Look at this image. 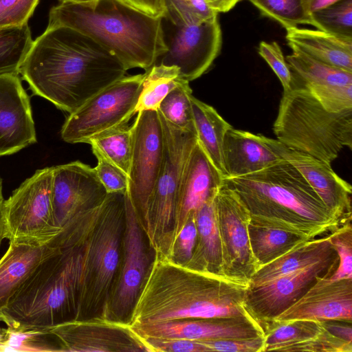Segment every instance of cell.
Here are the masks:
<instances>
[{
	"label": "cell",
	"mask_w": 352,
	"mask_h": 352,
	"mask_svg": "<svg viewBox=\"0 0 352 352\" xmlns=\"http://www.w3.org/2000/svg\"><path fill=\"white\" fill-rule=\"evenodd\" d=\"M126 72L118 58L91 37L55 26L33 41L19 74L34 95L71 113Z\"/></svg>",
	"instance_id": "obj_1"
},
{
	"label": "cell",
	"mask_w": 352,
	"mask_h": 352,
	"mask_svg": "<svg viewBox=\"0 0 352 352\" xmlns=\"http://www.w3.org/2000/svg\"><path fill=\"white\" fill-rule=\"evenodd\" d=\"M248 289V285L155 256L129 325L184 318L252 316L245 307Z\"/></svg>",
	"instance_id": "obj_2"
},
{
	"label": "cell",
	"mask_w": 352,
	"mask_h": 352,
	"mask_svg": "<svg viewBox=\"0 0 352 352\" xmlns=\"http://www.w3.org/2000/svg\"><path fill=\"white\" fill-rule=\"evenodd\" d=\"M223 184L247 208L254 225L311 240L344 223L285 159L256 173L223 179Z\"/></svg>",
	"instance_id": "obj_3"
},
{
	"label": "cell",
	"mask_w": 352,
	"mask_h": 352,
	"mask_svg": "<svg viewBox=\"0 0 352 352\" xmlns=\"http://www.w3.org/2000/svg\"><path fill=\"white\" fill-rule=\"evenodd\" d=\"M98 214L78 240L45 256L12 297L1 312L9 329L50 330L77 320L89 239Z\"/></svg>",
	"instance_id": "obj_4"
},
{
	"label": "cell",
	"mask_w": 352,
	"mask_h": 352,
	"mask_svg": "<svg viewBox=\"0 0 352 352\" xmlns=\"http://www.w3.org/2000/svg\"><path fill=\"white\" fill-rule=\"evenodd\" d=\"M162 21L124 0H98L60 2L50 9L47 27L74 29L105 47L126 70H147L167 50Z\"/></svg>",
	"instance_id": "obj_5"
},
{
	"label": "cell",
	"mask_w": 352,
	"mask_h": 352,
	"mask_svg": "<svg viewBox=\"0 0 352 352\" xmlns=\"http://www.w3.org/2000/svg\"><path fill=\"white\" fill-rule=\"evenodd\" d=\"M273 129L283 144L331 165L344 147L352 148V109L327 111L293 77L292 89L283 91Z\"/></svg>",
	"instance_id": "obj_6"
},
{
	"label": "cell",
	"mask_w": 352,
	"mask_h": 352,
	"mask_svg": "<svg viewBox=\"0 0 352 352\" xmlns=\"http://www.w3.org/2000/svg\"><path fill=\"white\" fill-rule=\"evenodd\" d=\"M126 195V192L108 193L101 204L89 239L84 288L76 320L105 318L120 265Z\"/></svg>",
	"instance_id": "obj_7"
},
{
	"label": "cell",
	"mask_w": 352,
	"mask_h": 352,
	"mask_svg": "<svg viewBox=\"0 0 352 352\" xmlns=\"http://www.w3.org/2000/svg\"><path fill=\"white\" fill-rule=\"evenodd\" d=\"M160 115L164 152L148 210V236L156 256L168 259L174 243L175 209L183 170L197 141L195 131L182 130Z\"/></svg>",
	"instance_id": "obj_8"
},
{
	"label": "cell",
	"mask_w": 352,
	"mask_h": 352,
	"mask_svg": "<svg viewBox=\"0 0 352 352\" xmlns=\"http://www.w3.org/2000/svg\"><path fill=\"white\" fill-rule=\"evenodd\" d=\"M144 74L123 76L69 113L61 138L71 144L89 143L95 135L126 124L135 109Z\"/></svg>",
	"instance_id": "obj_9"
},
{
	"label": "cell",
	"mask_w": 352,
	"mask_h": 352,
	"mask_svg": "<svg viewBox=\"0 0 352 352\" xmlns=\"http://www.w3.org/2000/svg\"><path fill=\"white\" fill-rule=\"evenodd\" d=\"M53 166L36 170L5 200L6 238L48 244L60 232L52 206Z\"/></svg>",
	"instance_id": "obj_10"
},
{
	"label": "cell",
	"mask_w": 352,
	"mask_h": 352,
	"mask_svg": "<svg viewBox=\"0 0 352 352\" xmlns=\"http://www.w3.org/2000/svg\"><path fill=\"white\" fill-rule=\"evenodd\" d=\"M155 256L126 195L122 257L106 319L129 324L142 284Z\"/></svg>",
	"instance_id": "obj_11"
},
{
	"label": "cell",
	"mask_w": 352,
	"mask_h": 352,
	"mask_svg": "<svg viewBox=\"0 0 352 352\" xmlns=\"http://www.w3.org/2000/svg\"><path fill=\"white\" fill-rule=\"evenodd\" d=\"M133 129L127 195L143 230H148V210L164 152V134L157 111L137 113Z\"/></svg>",
	"instance_id": "obj_12"
},
{
	"label": "cell",
	"mask_w": 352,
	"mask_h": 352,
	"mask_svg": "<svg viewBox=\"0 0 352 352\" xmlns=\"http://www.w3.org/2000/svg\"><path fill=\"white\" fill-rule=\"evenodd\" d=\"M217 221L222 251V274L249 285L258 270L252 254L248 226L249 212L236 195L223 183L215 196Z\"/></svg>",
	"instance_id": "obj_13"
},
{
	"label": "cell",
	"mask_w": 352,
	"mask_h": 352,
	"mask_svg": "<svg viewBox=\"0 0 352 352\" xmlns=\"http://www.w3.org/2000/svg\"><path fill=\"white\" fill-rule=\"evenodd\" d=\"M338 263L337 252L255 288H248L245 307L262 325L271 321L299 299L316 277L331 276Z\"/></svg>",
	"instance_id": "obj_14"
},
{
	"label": "cell",
	"mask_w": 352,
	"mask_h": 352,
	"mask_svg": "<svg viewBox=\"0 0 352 352\" xmlns=\"http://www.w3.org/2000/svg\"><path fill=\"white\" fill-rule=\"evenodd\" d=\"M64 351L151 352L146 340L128 324L94 318L59 324L50 329Z\"/></svg>",
	"instance_id": "obj_15"
},
{
	"label": "cell",
	"mask_w": 352,
	"mask_h": 352,
	"mask_svg": "<svg viewBox=\"0 0 352 352\" xmlns=\"http://www.w3.org/2000/svg\"><path fill=\"white\" fill-rule=\"evenodd\" d=\"M173 27L166 52L155 64L176 66L184 79L194 80L209 69L221 51L220 25L216 19L201 24Z\"/></svg>",
	"instance_id": "obj_16"
},
{
	"label": "cell",
	"mask_w": 352,
	"mask_h": 352,
	"mask_svg": "<svg viewBox=\"0 0 352 352\" xmlns=\"http://www.w3.org/2000/svg\"><path fill=\"white\" fill-rule=\"evenodd\" d=\"M132 328L144 338L210 341L265 336L263 326L252 316L177 319L135 324Z\"/></svg>",
	"instance_id": "obj_17"
},
{
	"label": "cell",
	"mask_w": 352,
	"mask_h": 352,
	"mask_svg": "<svg viewBox=\"0 0 352 352\" xmlns=\"http://www.w3.org/2000/svg\"><path fill=\"white\" fill-rule=\"evenodd\" d=\"M107 194L94 168L80 161L53 166L52 206L60 232L76 216L100 205Z\"/></svg>",
	"instance_id": "obj_18"
},
{
	"label": "cell",
	"mask_w": 352,
	"mask_h": 352,
	"mask_svg": "<svg viewBox=\"0 0 352 352\" xmlns=\"http://www.w3.org/2000/svg\"><path fill=\"white\" fill-rule=\"evenodd\" d=\"M338 320L352 322V278L317 276L314 285L273 321ZM271 320V321H272Z\"/></svg>",
	"instance_id": "obj_19"
},
{
	"label": "cell",
	"mask_w": 352,
	"mask_h": 352,
	"mask_svg": "<svg viewBox=\"0 0 352 352\" xmlns=\"http://www.w3.org/2000/svg\"><path fill=\"white\" fill-rule=\"evenodd\" d=\"M264 140L302 174L331 211L343 222L351 219V186L340 177L330 164L289 148L277 140L264 136Z\"/></svg>",
	"instance_id": "obj_20"
},
{
	"label": "cell",
	"mask_w": 352,
	"mask_h": 352,
	"mask_svg": "<svg viewBox=\"0 0 352 352\" xmlns=\"http://www.w3.org/2000/svg\"><path fill=\"white\" fill-rule=\"evenodd\" d=\"M36 142L30 98L18 74L0 76V156Z\"/></svg>",
	"instance_id": "obj_21"
},
{
	"label": "cell",
	"mask_w": 352,
	"mask_h": 352,
	"mask_svg": "<svg viewBox=\"0 0 352 352\" xmlns=\"http://www.w3.org/2000/svg\"><path fill=\"white\" fill-rule=\"evenodd\" d=\"M223 183V176L197 140L186 160L178 190L174 242L189 217L217 194Z\"/></svg>",
	"instance_id": "obj_22"
},
{
	"label": "cell",
	"mask_w": 352,
	"mask_h": 352,
	"mask_svg": "<svg viewBox=\"0 0 352 352\" xmlns=\"http://www.w3.org/2000/svg\"><path fill=\"white\" fill-rule=\"evenodd\" d=\"M283 160L265 142L264 136L230 129L223 145V160L226 178L256 173Z\"/></svg>",
	"instance_id": "obj_23"
},
{
	"label": "cell",
	"mask_w": 352,
	"mask_h": 352,
	"mask_svg": "<svg viewBox=\"0 0 352 352\" xmlns=\"http://www.w3.org/2000/svg\"><path fill=\"white\" fill-rule=\"evenodd\" d=\"M54 250L48 244L10 242L0 259V314L38 263Z\"/></svg>",
	"instance_id": "obj_24"
},
{
	"label": "cell",
	"mask_w": 352,
	"mask_h": 352,
	"mask_svg": "<svg viewBox=\"0 0 352 352\" xmlns=\"http://www.w3.org/2000/svg\"><path fill=\"white\" fill-rule=\"evenodd\" d=\"M292 50L300 51L327 65L352 72V39L297 27L286 30Z\"/></svg>",
	"instance_id": "obj_25"
},
{
	"label": "cell",
	"mask_w": 352,
	"mask_h": 352,
	"mask_svg": "<svg viewBox=\"0 0 352 352\" xmlns=\"http://www.w3.org/2000/svg\"><path fill=\"white\" fill-rule=\"evenodd\" d=\"M215 196L209 198L195 212L197 239L192 258L186 267L223 276Z\"/></svg>",
	"instance_id": "obj_26"
},
{
	"label": "cell",
	"mask_w": 352,
	"mask_h": 352,
	"mask_svg": "<svg viewBox=\"0 0 352 352\" xmlns=\"http://www.w3.org/2000/svg\"><path fill=\"white\" fill-rule=\"evenodd\" d=\"M329 234L305 241L270 263L258 268L251 276L248 288H255L278 277L311 265L333 253Z\"/></svg>",
	"instance_id": "obj_27"
},
{
	"label": "cell",
	"mask_w": 352,
	"mask_h": 352,
	"mask_svg": "<svg viewBox=\"0 0 352 352\" xmlns=\"http://www.w3.org/2000/svg\"><path fill=\"white\" fill-rule=\"evenodd\" d=\"M285 59L293 77L314 96L336 86L352 85V72L317 60L300 51L292 50Z\"/></svg>",
	"instance_id": "obj_28"
},
{
	"label": "cell",
	"mask_w": 352,
	"mask_h": 352,
	"mask_svg": "<svg viewBox=\"0 0 352 352\" xmlns=\"http://www.w3.org/2000/svg\"><path fill=\"white\" fill-rule=\"evenodd\" d=\"M191 107L198 142L224 178L223 145L226 133L232 126L212 107L193 96Z\"/></svg>",
	"instance_id": "obj_29"
},
{
	"label": "cell",
	"mask_w": 352,
	"mask_h": 352,
	"mask_svg": "<svg viewBox=\"0 0 352 352\" xmlns=\"http://www.w3.org/2000/svg\"><path fill=\"white\" fill-rule=\"evenodd\" d=\"M248 232L251 250L258 268L285 254L296 245L308 241L288 231L250 223Z\"/></svg>",
	"instance_id": "obj_30"
},
{
	"label": "cell",
	"mask_w": 352,
	"mask_h": 352,
	"mask_svg": "<svg viewBox=\"0 0 352 352\" xmlns=\"http://www.w3.org/2000/svg\"><path fill=\"white\" fill-rule=\"evenodd\" d=\"M262 326L265 332L264 352L287 351L290 347L316 336L324 329L321 321L311 320H272Z\"/></svg>",
	"instance_id": "obj_31"
},
{
	"label": "cell",
	"mask_w": 352,
	"mask_h": 352,
	"mask_svg": "<svg viewBox=\"0 0 352 352\" xmlns=\"http://www.w3.org/2000/svg\"><path fill=\"white\" fill-rule=\"evenodd\" d=\"M182 78L176 66L155 64L146 70L140 86L136 113L144 110L157 111L161 101Z\"/></svg>",
	"instance_id": "obj_32"
},
{
	"label": "cell",
	"mask_w": 352,
	"mask_h": 352,
	"mask_svg": "<svg viewBox=\"0 0 352 352\" xmlns=\"http://www.w3.org/2000/svg\"><path fill=\"white\" fill-rule=\"evenodd\" d=\"M95 156H101L129 174L133 144V129L126 124L93 137L89 143Z\"/></svg>",
	"instance_id": "obj_33"
},
{
	"label": "cell",
	"mask_w": 352,
	"mask_h": 352,
	"mask_svg": "<svg viewBox=\"0 0 352 352\" xmlns=\"http://www.w3.org/2000/svg\"><path fill=\"white\" fill-rule=\"evenodd\" d=\"M32 43L28 23L0 28V76L19 74Z\"/></svg>",
	"instance_id": "obj_34"
},
{
	"label": "cell",
	"mask_w": 352,
	"mask_h": 352,
	"mask_svg": "<svg viewBox=\"0 0 352 352\" xmlns=\"http://www.w3.org/2000/svg\"><path fill=\"white\" fill-rule=\"evenodd\" d=\"M192 89L182 78L161 101L158 113L167 121L185 131H195L191 107Z\"/></svg>",
	"instance_id": "obj_35"
},
{
	"label": "cell",
	"mask_w": 352,
	"mask_h": 352,
	"mask_svg": "<svg viewBox=\"0 0 352 352\" xmlns=\"http://www.w3.org/2000/svg\"><path fill=\"white\" fill-rule=\"evenodd\" d=\"M309 19L319 30L352 39V0H338L311 13Z\"/></svg>",
	"instance_id": "obj_36"
},
{
	"label": "cell",
	"mask_w": 352,
	"mask_h": 352,
	"mask_svg": "<svg viewBox=\"0 0 352 352\" xmlns=\"http://www.w3.org/2000/svg\"><path fill=\"white\" fill-rule=\"evenodd\" d=\"M166 9L163 19L173 25L201 24L217 19L204 0H164Z\"/></svg>",
	"instance_id": "obj_37"
},
{
	"label": "cell",
	"mask_w": 352,
	"mask_h": 352,
	"mask_svg": "<svg viewBox=\"0 0 352 352\" xmlns=\"http://www.w3.org/2000/svg\"><path fill=\"white\" fill-rule=\"evenodd\" d=\"M261 13L278 22L286 30L300 24H311L300 0H248Z\"/></svg>",
	"instance_id": "obj_38"
},
{
	"label": "cell",
	"mask_w": 352,
	"mask_h": 352,
	"mask_svg": "<svg viewBox=\"0 0 352 352\" xmlns=\"http://www.w3.org/2000/svg\"><path fill=\"white\" fill-rule=\"evenodd\" d=\"M9 331L3 351H64L58 337L50 330Z\"/></svg>",
	"instance_id": "obj_39"
},
{
	"label": "cell",
	"mask_w": 352,
	"mask_h": 352,
	"mask_svg": "<svg viewBox=\"0 0 352 352\" xmlns=\"http://www.w3.org/2000/svg\"><path fill=\"white\" fill-rule=\"evenodd\" d=\"M330 241L337 252L338 263L331 280L352 278V226L347 220L329 232Z\"/></svg>",
	"instance_id": "obj_40"
},
{
	"label": "cell",
	"mask_w": 352,
	"mask_h": 352,
	"mask_svg": "<svg viewBox=\"0 0 352 352\" xmlns=\"http://www.w3.org/2000/svg\"><path fill=\"white\" fill-rule=\"evenodd\" d=\"M258 52L278 78L284 91L290 90L293 76L279 45L275 41H261Z\"/></svg>",
	"instance_id": "obj_41"
},
{
	"label": "cell",
	"mask_w": 352,
	"mask_h": 352,
	"mask_svg": "<svg viewBox=\"0 0 352 352\" xmlns=\"http://www.w3.org/2000/svg\"><path fill=\"white\" fill-rule=\"evenodd\" d=\"M39 0H0V28L28 23Z\"/></svg>",
	"instance_id": "obj_42"
},
{
	"label": "cell",
	"mask_w": 352,
	"mask_h": 352,
	"mask_svg": "<svg viewBox=\"0 0 352 352\" xmlns=\"http://www.w3.org/2000/svg\"><path fill=\"white\" fill-rule=\"evenodd\" d=\"M195 214L191 215L176 237L168 260L186 267L190 261L197 239Z\"/></svg>",
	"instance_id": "obj_43"
},
{
	"label": "cell",
	"mask_w": 352,
	"mask_h": 352,
	"mask_svg": "<svg viewBox=\"0 0 352 352\" xmlns=\"http://www.w3.org/2000/svg\"><path fill=\"white\" fill-rule=\"evenodd\" d=\"M287 351L352 352V342L336 337L324 327L316 336L290 347Z\"/></svg>",
	"instance_id": "obj_44"
},
{
	"label": "cell",
	"mask_w": 352,
	"mask_h": 352,
	"mask_svg": "<svg viewBox=\"0 0 352 352\" xmlns=\"http://www.w3.org/2000/svg\"><path fill=\"white\" fill-rule=\"evenodd\" d=\"M94 168L96 175L107 193L126 192L128 190L129 177L122 169L101 156Z\"/></svg>",
	"instance_id": "obj_45"
},
{
	"label": "cell",
	"mask_w": 352,
	"mask_h": 352,
	"mask_svg": "<svg viewBox=\"0 0 352 352\" xmlns=\"http://www.w3.org/2000/svg\"><path fill=\"white\" fill-rule=\"evenodd\" d=\"M203 342L210 351L264 352L265 336L247 339L218 340Z\"/></svg>",
	"instance_id": "obj_46"
},
{
	"label": "cell",
	"mask_w": 352,
	"mask_h": 352,
	"mask_svg": "<svg viewBox=\"0 0 352 352\" xmlns=\"http://www.w3.org/2000/svg\"><path fill=\"white\" fill-rule=\"evenodd\" d=\"M151 352H209L201 341L188 339L144 338Z\"/></svg>",
	"instance_id": "obj_47"
},
{
	"label": "cell",
	"mask_w": 352,
	"mask_h": 352,
	"mask_svg": "<svg viewBox=\"0 0 352 352\" xmlns=\"http://www.w3.org/2000/svg\"><path fill=\"white\" fill-rule=\"evenodd\" d=\"M135 8L155 17L164 18L166 12L164 0H124Z\"/></svg>",
	"instance_id": "obj_48"
},
{
	"label": "cell",
	"mask_w": 352,
	"mask_h": 352,
	"mask_svg": "<svg viewBox=\"0 0 352 352\" xmlns=\"http://www.w3.org/2000/svg\"><path fill=\"white\" fill-rule=\"evenodd\" d=\"M323 326L336 337L352 342L351 323L338 320L321 321Z\"/></svg>",
	"instance_id": "obj_49"
},
{
	"label": "cell",
	"mask_w": 352,
	"mask_h": 352,
	"mask_svg": "<svg viewBox=\"0 0 352 352\" xmlns=\"http://www.w3.org/2000/svg\"><path fill=\"white\" fill-rule=\"evenodd\" d=\"M207 6L217 14L227 12L241 0H204Z\"/></svg>",
	"instance_id": "obj_50"
},
{
	"label": "cell",
	"mask_w": 352,
	"mask_h": 352,
	"mask_svg": "<svg viewBox=\"0 0 352 352\" xmlns=\"http://www.w3.org/2000/svg\"><path fill=\"white\" fill-rule=\"evenodd\" d=\"M338 0H300L305 14L309 17L311 13L325 8Z\"/></svg>",
	"instance_id": "obj_51"
},
{
	"label": "cell",
	"mask_w": 352,
	"mask_h": 352,
	"mask_svg": "<svg viewBox=\"0 0 352 352\" xmlns=\"http://www.w3.org/2000/svg\"><path fill=\"white\" fill-rule=\"evenodd\" d=\"M6 238L5 200L2 194V179L0 177V245Z\"/></svg>",
	"instance_id": "obj_52"
},
{
	"label": "cell",
	"mask_w": 352,
	"mask_h": 352,
	"mask_svg": "<svg viewBox=\"0 0 352 352\" xmlns=\"http://www.w3.org/2000/svg\"><path fill=\"white\" fill-rule=\"evenodd\" d=\"M5 322V319L1 314H0V323ZM10 331L8 328L5 329L0 327V351H3L6 344L8 340Z\"/></svg>",
	"instance_id": "obj_53"
},
{
	"label": "cell",
	"mask_w": 352,
	"mask_h": 352,
	"mask_svg": "<svg viewBox=\"0 0 352 352\" xmlns=\"http://www.w3.org/2000/svg\"><path fill=\"white\" fill-rule=\"evenodd\" d=\"M97 1L98 0H60L61 2H68L77 4L91 3Z\"/></svg>",
	"instance_id": "obj_54"
}]
</instances>
